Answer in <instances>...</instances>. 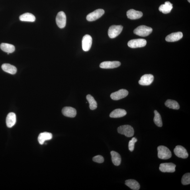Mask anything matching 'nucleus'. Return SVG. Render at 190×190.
<instances>
[{"mask_svg": "<svg viewBox=\"0 0 190 190\" xmlns=\"http://www.w3.org/2000/svg\"><path fill=\"white\" fill-rule=\"evenodd\" d=\"M2 68L4 71L11 74H16L17 71L16 67L8 63H4L2 65Z\"/></svg>", "mask_w": 190, "mask_h": 190, "instance_id": "21", "label": "nucleus"}, {"mask_svg": "<svg viewBox=\"0 0 190 190\" xmlns=\"http://www.w3.org/2000/svg\"><path fill=\"white\" fill-rule=\"evenodd\" d=\"M165 105L170 108L174 110H178L179 108V105L178 103L175 100L169 99L166 101Z\"/></svg>", "mask_w": 190, "mask_h": 190, "instance_id": "26", "label": "nucleus"}, {"mask_svg": "<svg viewBox=\"0 0 190 190\" xmlns=\"http://www.w3.org/2000/svg\"><path fill=\"white\" fill-rule=\"evenodd\" d=\"M182 184L184 185L190 184V174L187 173L184 175L181 179Z\"/></svg>", "mask_w": 190, "mask_h": 190, "instance_id": "29", "label": "nucleus"}, {"mask_svg": "<svg viewBox=\"0 0 190 190\" xmlns=\"http://www.w3.org/2000/svg\"><path fill=\"white\" fill-rule=\"evenodd\" d=\"M92 39L90 35H86L83 37L82 40V49L85 52H87L92 46Z\"/></svg>", "mask_w": 190, "mask_h": 190, "instance_id": "10", "label": "nucleus"}, {"mask_svg": "<svg viewBox=\"0 0 190 190\" xmlns=\"http://www.w3.org/2000/svg\"><path fill=\"white\" fill-rule=\"evenodd\" d=\"M153 32V29L150 27L145 25H141L134 30L133 32L135 34L142 37L148 36Z\"/></svg>", "mask_w": 190, "mask_h": 190, "instance_id": "1", "label": "nucleus"}, {"mask_svg": "<svg viewBox=\"0 0 190 190\" xmlns=\"http://www.w3.org/2000/svg\"><path fill=\"white\" fill-rule=\"evenodd\" d=\"M188 1L189 2H190V0H188Z\"/></svg>", "mask_w": 190, "mask_h": 190, "instance_id": "32", "label": "nucleus"}, {"mask_svg": "<svg viewBox=\"0 0 190 190\" xmlns=\"http://www.w3.org/2000/svg\"><path fill=\"white\" fill-rule=\"evenodd\" d=\"M128 91L125 89H121L111 94L110 97L113 100H117L125 98L127 96Z\"/></svg>", "mask_w": 190, "mask_h": 190, "instance_id": "11", "label": "nucleus"}, {"mask_svg": "<svg viewBox=\"0 0 190 190\" xmlns=\"http://www.w3.org/2000/svg\"><path fill=\"white\" fill-rule=\"evenodd\" d=\"M127 114L126 111L122 109H116L113 110L110 114V116L111 118H118L123 117Z\"/></svg>", "mask_w": 190, "mask_h": 190, "instance_id": "20", "label": "nucleus"}, {"mask_svg": "<svg viewBox=\"0 0 190 190\" xmlns=\"http://www.w3.org/2000/svg\"><path fill=\"white\" fill-rule=\"evenodd\" d=\"M93 160L94 161L98 163H102L104 162V158L102 156L97 155L93 157Z\"/></svg>", "mask_w": 190, "mask_h": 190, "instance_id": "31", "label": "nucleus"}, {"mask_svg": "<svg viewBox=\"0 0 190 190\" xmlns=\"http://www.w3.org/2000/svg\"><path fill=\"white\" fill-rule=\"evenodd\" d=\"M125 184L131 189L133 190H138L140 188V184L138 182L133 179L126 180Z\"/></svg>", "mask_w": 190, "mask_h": 190, "instance_id": "22", "label": "nucleus"}, {"mask_svg": "<svg viewBox=\"0 0 190 190\" xmlns=\"http://www.w3.org/2000/svg\"><path fill=\"white\" fill-rule=\"evenodd\" d=\"M53 137L52 134L48 132L40 133L38 137V140L39 143L41 145L44 144L45 141L50 140Z\"/></svg>", "mask_w": 190, "mask_h": 190, "instance_id": "18", "label": "nucleus"}, {"mask_svg": "<svg viewBox=\"0 0 190 190\" xmlns=\"http://www.w3.org/2000/svg\"><path fill=\"white\" fill-rule=\"evenodd\" d=\"M56 21L58 27L60 28H63L65 26L66 23V16L64 12L60 11L57 14Z\"/></svg>", "mask_w": 190, "mask_h": 190, "instance_id": "8", "label": "nucleus"}, {"mask_svg": "<svg viewBox=\"0 0 190 190\" xmlns=\"http://www.w3.org/2000/svg\"><path fill=\"white\" fill-rule=\"evenodd\" d=\"M137 139L135 137H133L129 142V150L131 152L133 151L134 148H135V144L136 142L137 141Z\"/></svg>", "mask_w": 190, "mask_h": 190, "instance_id": "30", "label": "nucleus"}, {"mask_svg": "<svg viewBox=\"0 0 190 190\" xmlns=\"http://www.w3.org/2000/svg\"><path fill=\"white\" fill-rule=\"evenodd\" d=\"M154 123L157 126L161 127L163 126V123L160 114L156 110L154 111Z\"/></svg>", "mask_w": 190, "mask_h": 190, "instance_id": "28", "label": "nucleus"}, {"mask_svg": "<svg viewBox=\"0 0 190 190\" xmlns=\"http://www.w3.org/2000/svg\"><path fill=\"white\" fill-rule=\"evenodd\" d=\"M154 80V77L150 74H145L141 77L139 81V84L143 86H148L151 84Z\"/></svg>", "mask_w": 190, "mask_h": 190, "instance_id": "12", "label": "nucleus"}, {"mask_svg": "<svg viewBox=\"0 0 190 190\" xmlns=\"http://www.w3.org/2000/svg\"><path fill=\"white\" fill-rule=\"evenodd\" d=\"M121 65V63L118 61H105L100 63V67L103 69H112L117 68Z\"/></svg>", "mask_w": 190, "mask_h": 190, "instance_id": "13", "label": "nucleus"}, {"mask_svg": "<svg viewBox=\"0 0 190 190\" xmlns=\"http://www.w3.org/2000/svg\"><path fill=\"white\" fill-rule=\"evenodd\" d=\"M87 99L89 103V107L91 110H95L97 108V103L94 98L90 95L87 96Z\"/></svg>", "mask_w": 190, "mask_h": 190, "instance_id": "27", "label": "nucleus"}, {"mask_svg": "<svg viewBox=\"0 0 190 190\" xmlns=\"http://www.w3.org/2000/svg\"><path fill=\"white\" fill-rule=\"evenodd\" d=\"M0 48L3 51L9 53H13L15 49L14 45L6 43H2L0 45Z\"/></svg>", "mask_w": 190, "mask_h": 190, "instance_id": "25", "label": "nucleus"}, {"mask_svg": "<svg viewBox=\"0 0 190 190\" xmlns=\"http://www.w3.org/2000/svg\"><path fill=\"white\" fill-rule=\"evenodd\" d=\"M174 151L175 155L179 158L185 159L188 157V154L186 149L182 146H176Z\"/></svg>", "mask_w": 190, "mask_h": 190, "instance_id": "9", "label": "nucleus"}, {"mask_svg": "<svg viewBox=\"0 0 190 190\" xmlns=\"http://www.w3.org/2000/svg\"><path fill=\"white\" fill-rule=\"evenodd\" d=\"M123 29V27L121 25H113L111 26L108 30V35L111 39H113L120 35Z\"/></svg>", "mask_w": 190, "mask_h": 190, "instance_id": "4", "label": "nucleus"}, {"mask_svg": "<svg viewBox=\"0 0 190 190\" xmlns=\"http://www.w3.org/2000/svg\"><path fill=\"white\" fill-rule=\"evenodd\" d=\"M16 114L13 112L10 113L7 115L6 118V125L9 128L12 127L16 123Z\"/></svg>", "mask_w": 190, "mask_h": 190, "instance_id": "17", "label": "nucleus"}, {"mask_svg": "<svg viewBox=\"0 0 190 190\" xmlns=\"http://www.w3.org/2000/svg\"><path fill=\"white\" fill-rule=\"evenodd\" d=\"M20 21L24 22H34L36 20V18L33 15L29 13H26L19 16Z\"/></svg>", "mask_w": 190, "mask_h": 190, "instance_id": "23", "label": "nucleus"}, {"mask_svg": "<svg viewBox=\"0 0 190 190\" xmlns=\"http://www.w3.org/2000/svg\"><path fill=\"white\" fill-rule=\"evenodd\" d=\"M183 36L181 32L172 33L166 37V40L168 42H176L181 39Z\"/></svg>", "mask_w": 190, "mask_h": 190, "instance_id": "14", "label": "nucleus"}, {"mask_svg": "<svg viewBox=\"0 0 190 190\" xmlns=\"http://www.w3.org/2000/svg\"><path fill=\"white\" fill-rule=\"evenodd\" d=\"M113 163L116 166H119L121 163V158L120 154L115 151L111 152Z\"/></svg>", "mask_w": 190, "mask_h": 190, "instance_id": "24", "label": "nucleus"}, {"mask_svg": "<svg viewBox=\"0 0 190 190\" xmlns=\"http://www.w3.org/2000/svg\"><path fill=\"white\" fill-rule=\"evenodd\" d=\"M105 11L102 9H98L87 15V19L88 21H93L99 19L104 14Z\"/></svg>", "mask_w": 190, "mask_h": 190, "instance_id": "5", "label": "nucleus"}, {"mask_svg": "<svg viewBox=\"0 0 190 190\" xmlns=\"http://www.w3.org/2000/svg\"><path fill=\"white\" fill-rule=\"evenodd\" d=\"M158 156L159 158L167 159L171 158V152L167 147L163 146H159L158 148Z\"/></svg>", "mask_w": 190, "mask_h": 190, "instance_id": "2", "label": "nucleus"}, {"mask_svg": "<svg viewBox=\"0 0 190 190\" xmlns=\"http://www.w3.org/2000/svg\"><path fill=\"white\" fill-rule=\"evenodd\" d=\"M62 112L63 115L68 117L74 118L77 115V111L72 107H65L62 109Z\"/></svg>", "mask_w": 190, "mask_h": 190, "instance_id": "16", "label": "nucleus"}, {"mask_svg": "<svg viewBox=\"0 0 190 190\" xmlns=\"http://www.w3.org/2000/svg\"><path fill=\"white\" fill-rule=\"evenodd\" d=\"M173 4L169 2H166L164 4H162L159 7V11L164 14L169 13L173 9Z\"/></svg>", "mask_w": 190, "mask_h": 190, "instance_id": "19", "label": "nucleus"}, {"mask_svg": "<svg viewBox=\"0 0 190 190\" xmlns=\"http://www.w3.org/2000/svg\"><path fill=\"white\" fill-rule=\"evenodd\" d=\"M176 165L172 163H163L160 164L159 169L164 173H174L175 171Z\"/></svg>", "mask_w": 190, "mask_h": 190, "instance_id": "7", "label": "nucleus"}, {"mask_svg": "<svg viewBox=\"0 0 190 190\" xmlns=\"http://www.w3.org/2000/svg\"><path fill=\"white\" fill-rule=\"evenodd\" d=\"M127 16L131 19H136L141 18L143 16V13L141 11H136L134 9H130L127 12Z\"/></svg>", "mask_w": 190, "mask_h": 190, "instance_id": "15", "label": "nucleus"}, {"mask_svg": "<svg viewBox=\"0 0 190 190\" xmlns=\"http://www.w3.org/2000/svg\"><path fill=\"white\" fill-rule=\"evenodd\" d=\"M117 130L119 133L125 135L127 137H132L134 134L133 128L129 125L121 126L118 128Z\"/></svg>", "mask_w": 190, "mask_h": 190, "instance_id": "3", "label": "nucleus"}, {"mask_svg": "<svg viewBox=\"0 0 190 190\" xmlns=\"http://www.w3.org/2000/svg\"><path fill=\"white\" fill-rule=\"evenodd\" d=\"M146 40L144 39H134L130 40L128 43L129 47L135 48L143 47L145 46L146 44Z\"/></svg>", "mask_w": 190, "mask_h": 190, "instance_id": "6", "label": "nucleus"}]
</instances>
